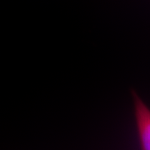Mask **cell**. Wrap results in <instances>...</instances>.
<instances>
[{"label":"cell","instance_id":"6da1fadb","mask_svg":"<svg viewBox=\"0 0 150 150\" xmlns=\"http://www.w3.org/2000/svg\"><path fill=\"white\" fill-rule=\"evenodd\" d=\"M131 93L141 149L150 150V108L134 90Z\"/></svg>","mask_w":150,"mask_h":150}]
</instances>
